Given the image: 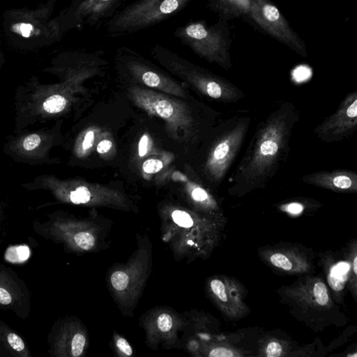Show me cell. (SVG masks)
<instances>
[{
  "mask_svg": "<svg viewBox=\"0 0 357 357\" xmlns=\"http://www.w3.org/2000/svg\"><path fill=\"white\" fill-rule=\"evenodd\" d=\"M249 115H237L224 121L214 130V139L205 163L207 180L218 187L228 176L242 149L250 128Z\"/></svg>",
  "mask_w": 357,
  "mask_h": 357,
  "instance_id": "2",
  "label": "cell"
},
{
  "mask_svg": "<svg viewBox=\"0 0 357 357\" xmlns=\"http://www.w3.org/2000/svg\"><path fill=\"white\" fill-rule=\"evenodd\" d=\"M314 295L316 302L320 306H326L329 303V294L327 287L322 282H318L314 287Z\"/></svg>",
  "mask_w": 357,
  "mask_h": 357,
  "instance_id": "20",
  "label": "cell"
},
{
  "mask_svg": "<svg viewBox=\"0 0 357 357\" xmlns=\"http://www.w3.org/2000/svg\"><path fill=\"white\" fill-rule=\"evenodd\" d=\"M69 198L74 204H84L91 199V194L85 186H80L77 188L76 191L71 192Z\"/></svg>",
  "mask_w": 357,
  "mask_h": 357,
  "instance_id": "19",
  "label": "cell"
},
{
  "mask_svg": "<svg viewBox=\"0 0 357 357\" xmlns=\"http://www.w3.org/2000/svg\"><path fill=\"white\" fill-rule=\"evenodd\" d=\"M172 218L174 222L180 227L189 228L193 226V220L191 216L184 211H174L172 213Z\"/></svg>",
  "mask_w": 357,
  "mask_h": 357,
  "instance_id": "21",
  "label": "cell"
},
{
  "mask_svg": "<svg viewBox=\"0 0 357 357\" xmlns=\"http://www.w3.org/2000/svg\"><path fill=\"white\" fill-rule=\"evenodd\" d=\"M270 262L276 267L282 269L287 272H292L297 269L294 260H291L289 257L283 253H274L271 256Z\"/></svg>",
  "mask_w": 357,
  "mask_h": 357,
  "instance_id": "17",
  "label": "cell"
},
{
  "mask_svg": "<svg viewBox=\"0 0 357 357\" xmlns=\"http://www.w3.org/2000/svg\"><path fill=\"white\" fill-rule=\"evenodd\" d=\"M73 241L80 249L88 251L95 246V237L88 232H78L73 238Z\"/></svg>",
  "mask_w": 357,
  "mask_h": 357,
  "instance_id": "18",
  "label": "cell"
},
{
  "mask_svg": "<svg viewBox=\"0 0 357 357\" xmlns=\"http://www.w3.org/2000/svg\"><path fill=\"white\" fill-rule=\"evenodd\" d=\"M117 346H118L119 350L121 351L122 353L126 356H130L133 354V350H132L131 347L128 344L126 340L122 339H119L118 341H117Z\"/></svg>",
  "mask_w": 357,
  "mask_h": 357,
  "instance_id": "29",
  "label": "cell"
},
{
  "mask_svg": "<svg viewBox=\"0 0 357 357\" xmlns=\"http://www.w3.org/2000/svg\"><path fill=\"white\" fill-rule=\"evenodd\" d=\"M140 99V102L144 107L147 108L149 112L159 115L165 120L172 121L180 118V111L178 110L176 105L171 101L164 98L153 97L148 98L143 97Z\"/></svg>",
  "mask_w": 357,
  "mask_h": 357,
  "instance_id": "14",
  "label": "cell"
},
{
  "mask_svg": "<svg viewBox=\"0 0 357 357\" xmlns=\"http://www.w3.org/2000/svg\"><path fill=\"white\" fill-rule=\"evenodd\" d=\"M209 356L212 357H232L235 356V354L231 350L228 349L224 348V347H218V348L214 349L210 354Z\"/></svg>",
  "mask_w": 357,
  "mask_h": 357,
  "instance_id": "30",
  "label": "cell"
},
{
  "mask_svg": "<svg viewBox=\"0 0 357 357\" xmlns=\"http://www.w3.org/2000/svg\"><path fill=\"white\" fill-rule=\"evenodd\" d=\"M0 347L9 353V356L32 357L29 345L24 338L1 319H0Z\"/></svg>",
  "mask_w": 357,
  "mask_h": 357,
  "instance_id": "13",
  "label": "cell"
},
{
  "mask_svg": "<svg viewBox=\"0 0 357 357\" xmlns=\"http://www.w3.org/2000/svg\"><path fill=\"white\" fill-rule=\"evenodd\" d=\"M113 147L112 142L105 140L101 141L97 146V151L99 153H105L109 151Z\"/></svg>",
  "mask_w": 357,
  "mask_h": 357,
  "instance_id": "34",
  "label": "cell"
},
{
  "mask_svg": "<svg viewBox=\"0 0 357 357\" xmlns=\"http://www.w3.org/2000/svg\"><path fill=\"white\" fill-rule=\"evenodd\" d=\"M111 283L116 291H124L128 286V276L123 272H115L111 276Z\"/></svg>",
  "mask_w": 357,
  "mask_h": 357,
  "instance_id": "22",
  "label": "cell"
},
{
  "mask_svg": "<svg viewBox=\"0 0 357 357\" xmlns=\"http://www.w3.org/2000/svg\"><path fill=\"white\" fill-rule=\"evenodd\" d=\"M41 137L37 134H32L26 138L23 141V148L27 151H32L37 148L41 144Z\"/></svg>",
  "mask_w": 357,
  "mask_h": 357,
  "instance_id": "24",
  "label": "cell"
},
{
  "mask_svg": "<svg viewBox=\"0 0 357 357\" xmlns=\"http://www.w3.org/2000/svg\"><path fill=\"white\" fill-rule=\"evenodd\" d=\"M357 130V91L343 99L336 112L326 118L314 130L323 143H339L350 137Z\"/></svg>",
  "mask_w": 357,
  "mask_h": 357,
  "instance_id": "7",
  "label": "cell"
},
{
  "mask_svg": "<svg viewBox=\"0 0 357 357\" xmlns=\"http://www.w3.org/2000/svg\"><path fill=\"white\" fill-rule=\"evenodd\" d=\"M353 269H354V274H356V269H357V258L355 257L354 262H353Z\"/></svg>",
  "mask_w": 357,
  "mask_h": 357,
  "instance_id": "36",
  "label": "cell"
},
{
  "mask_svg": "<svg viewBox=\"0 0 357 357\" xmlns=\"http://www.w3.org/2000/svg\"><path fill=\"white\" fill-rule=\"evenodd\" d=\"M255 26L303 57H308L306 44L270 0H251L249 18Z\"/></svg>",
  "mask_w": 357,
  "mask_h": 357,
  "instance_id": "6",
  "label": "cell"
},
{
  "mask_svg": "<svg viewBox=\"0 0 357 357\" xmlns=\"http://www.w3.org/2000/svg\"><path fill=\"white\" fill-rule=\"evenodd\" d=\"M94 141H95V133H94L93 130H90L86 134L83 143H82V148L84 150H87V149L91 148L93 146Z\"/></svg>",
  "mask_w": 357,
  "mask_h": 357,
  "instance_id": "31",
  "label": "cell"
},
{
  "mask_svg": "<svg viewBox=\"0 0 357 357\" xmlns=\"http://www.w3.org/2000/svg\"><path fill=\"white\" fill-rule=\"evenodd\" d=\"M31 297L28 285L11 267L0 263V308L11 310L21 319L29 318Z\"/></svg>",
  "mask_w": 357,
  "mask_h": 357,
  "instance_id": "8",
  "label": "cell"
},
{
  "mask_svg": "<svg viewBox=\"0 0 357 357\" xmlns=\"http://www.w3.org/2000/svg\"><path fill=\"white\" fill-rule=\"evenodd\" d=\"M151 54L161 64L185 77L211 99L228 104L239 102L245 97L244 93L229 80L184 60L164 46H153Z\"/></svg>",
  "mask_w": 357,
  "mask_h": 357,
  "instance_id": "5",
  "label": "cell"
},
{
  "mask_svg": "<svg viewBox=\"0 0 357 357\" xmlns=\"http://www.w3.org/2000/svg\"><path fill=\"white\" fill-rule=\"evenodd\" d=\"M66 103V99L62 96L53 95L46 100L43 103V109L50 114H56L64 110Z\"/></svg>",
  "mask_w": 357,
  "mask_h": 357,
  "instance_id": "16",
  "label": "cell"
},
{
  "mask_svg": "<svg viewBox=\"0 0 357 357\" xmlns=\"http://www.w3.org/2000/svg\"><path fill=\"white\" fill-rule=\"evenodd\" d=\"M149 139L147 136H143L140 141L139 145H138V153L139 156L143 157L145 156L147 152V146H148Z\"/></svg>",
  "mask_w": 357,
  "mask_h": 357,
  "instance_id": "32",
  "label": "cell"
},
{
  "mask_svg": "<svg viewBox=\"0 0 357 357\" xmlns=\"http://www.w3.org/2000/svg\"><path fill=\"white\" fill-rule=\"evenodd\" d=\"M172 178L175 181H181L186 182L188 181V178L183 174L180 173L178 172H174L172 174Z\"/></svg>",
  "mask_w": 357,
  "mask_h": 357,
  "instance_id": "35",
  "label": "cell"
},
{
  "mask_svg": "<svg viewBox=\"0 0 357 357\" xmlns=\"http://www.w3.org/2000/svg\"><path fill=\"white\" fill-rule=\"evenodd\" d=\"M15 32H18L23 37L28 38L34 30L33 26L28 23H20L14 27Z\"/></svg>",
  "mask_w": 357,
  "mask_h": 357,
  "instance_id": "28",
  "label": "cell"
},
{
  "mask_svg": "<svg viewBox=\"0 0 357 357\" xmlns=\"http://www.w3.org/2000/svg\"><path fill=\"white\" fill-rule=\"evenodd\" d=\"M124 0H77L71 11V23L78 28L97 26L118 12Z\"/></svg>",
  "mask_w": 357,
  "mask_h": 357,
  "instance_id": "10",
  "label": "cell"
},
{
  "mask_svg": "<svg viewBox=\"0 0 357 357\" xmlns=\"http://www.w3.org/2000/svg\"><path fill=\"white\" fill-rule=\"evenodd\" d=\"M191 195L194 200L199 202V203H204L210 199V195H209L208 192L201 186H196L194 188L191 192Z\"/></svg>",
  "mask_w": 357,
  "mask_h": 357,
  "instance_id": "25",
  "label": "cell"
},
{
  "mask_svg": "<svg viewBox=\"0 0 357 357\" xmlns=\"http://www.w3.org/2000/svg\"><path fill=\"white\" fill-rule=\"evenodd\" d=\"M301 180L309 185L339 193L357 192V173L354 170H322L303 176Z\"/></svg>",
  "mask_w": 357,
  "mask_h": 357,
  "instance_id": "11",
  "label": "cell"
},
{
  "mask_svg": "<svg viewBox=\"0 0 357 357\" xmlns=\"http://www.w3.org/2000/svg\"><path fill=\"white\" fill-rule=\"evenodd\" d=\"M350 265L347 263H339L331 270L329 276L330 286L335 291H341L344 288L347 279Z\"/></svg>",
  "mask_w": 357,
  "mask_h": 357,
  "instance_id": "15",
  "label": "cell"
},
{
  "mask_svg": "<svg viewBox=\"0 0 357 357\" xmlns=\"http://www.w3.org/2000/svg\"><path fill=\"white\" fill-rule=\"evenodd\" d=\"M266 356L269 357H278L283 352L281 345L277 342H271L266 347Z\"/></svg>",
  "mask_w": 357,
  "mask_h": 357,
  "instance_id": "27",
  "label": "cell"
},
{
  "mask_svg": "<svg viewBox=\"0 0 357 357\" xmlns=\"http://www.w3.org/2000/svg\"><path fill=\"white\" fill-rule=\"evenodd\" d=\"M285 211L287 212L291 213L293 214H299L302 212L303 209H304V207L302 205L299 204V203H291L286 206Z\"/></svg>",
  "mask_w": 357,
  "mask_h": 357,
  "instance_id": "33",
  "label": "cell"
},
{
  "mask_svg": "<svg viewBox=\"0 0 357 357\" xmlns=\"http://www.w3.org/2000/svg\"><path fill=\"white\" fill-rule=\"evenodd\" d=\"M76 1H77V0H76Z\"/></svg>",
  "mask_w": 357,
  "mask_h": 357,
  "instance_id": "38",
  "label": "cell"
},
{
  "mask_svg": "<svg viewBox=\"0 0 357 357\" xmlns=\"http://www.w3.org/2000/svg\"><path fill=\"white\" fill-rule=\"evenodd\" d=\"M350 356H352V355H350ZM354 356L356 357V354H354Z\"/></svg>",
  "mask_w": 357,
  "mask_h": 357,
  "instance_id": "37",
  "label": "cell"
},
{
  "mask_svg": "<svg viewBox=\"0 0 357 357\" xmlns=\"http://www.w3.org/2000/svg\"><path fill=\"white\" fill-rule=\"evenodd\" d=\"M49 354L56 357L79 356L85 347L86 337L76 324L62 321L55 323L49 336Z\"/></svg>",
  "mask_w": 357,
  "mask_h": 357,
  "instance_id": "9",
  "label": "cell"
},
{
  "mask_svg": "<svg viewBox=\"0 0 357 357\" xmlns=\"http://www.w3.org/2000/svg\"><path fill=\"white\" fill-rule=\"evenodd\" d=\"M299 121L296 106L285 102L258 124L230 176V193L241 196L264 189L274 180L291 154L292 136Z\"/></svg>",
  "mask_w": 357,
  "mask_h": 357,
  "instance_id": "1",
  "label": "cell"
},
{
  "mask_svg": "<svg viewBox=\"0 0 357 357\" xmlns=\"http://www.w3.org/2000/svg\"><path fill=\"white\" fill-rule=\"evenodd\" d=\"M174 35L209 63L226 70L232 68V38L228 22L219 20L209 26L205 20H191L176 29Z\"/></svg>",
  "mask_w": 357,
  "mask_h": 357,
  "instance_id": "3",
  "label": "cell"
},
{
  "mask_svg": "<svg viewBox=\"0 0 357 357\" xmlns=\"http://www.w3.org/2000/svg\"><path fill=\"white\" fill-rule=\"evenodd\" d=\"M164 164L162 161L158 159H149L144 163L143 168L144 171L147 174H154L162 170Z\"/></svg>",
  "mask_w": 357,
  "mask_h": 357,
  "instance_id": "23",
  "label": "cell"
},
{
  "mask_svg": "<svg viewBox=\"0 0 357 357\" xmlns=\"http://www.w3.org/2000/svg\"><path fill=\"white\" fill-rule=\"evenodd\" d=\"M207 7L218 15L219 20L229 22L236 18H249L251 0H209Z\"/></svg>",
  "mask_w": 357,
  "mask_h": 357,
  "instance_id": "12",
  "label": "cell"
},
{
  "mask_svg": "<svg viewBox=\"0 0 357 357\" xmlns=\"http://www.w3.org/2000/svg\"><path fill=\"white\" fill-rule=\"evenodd\" d=\"M158 326L161 331L164 332L170 331L172 326L171 317L166 314L161 315L158 319Z\"/></svg>",
  "mask_w": 357,
  "mask_h": 357,
  "instance_id": "26",
  "label": "cell"
},
{
  "mask_svg": "<svg viewBox=\"0 0 357 357\" xmlns=\"http://www.w3.org/2000/svg\"><path fill=\"white\" fill-rule=\"evenodd\" d=\"M193 0H137L107 21V35L136 33L156 26L181 12Z\"/></svg>",
  "mask_w": 357,
  "mask_h": 357,
  "instance_id": "4",
  "label": "cell"
}]
</instances>
